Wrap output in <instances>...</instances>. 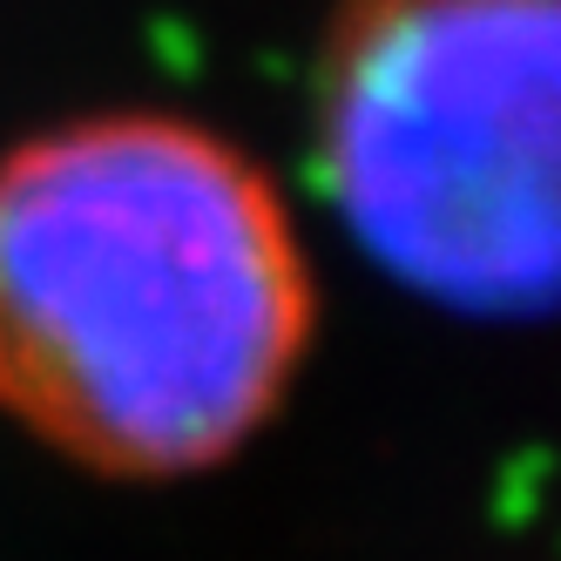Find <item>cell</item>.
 Wrapping results in <instances>:
<instances>
[{
  "mask_svg": "<svg viewBox=\"0 0 561 561\" xmlns=\"http://www.w3.org/2000/svg\"><path fill=\"white\" fill-rule=\"evenodd\" d=\"M318 339L291 196L204 115L115 102L0 142V426L170 488L285 413Z\"/></svg>",
  "mask_w": 561,
  "mask_h": 561,
  "instance_id": "obj_1",
  "label": "cell"
},
{
  "mask_svg": "<svg viewBox=\"0 0 561 561\" xmlns=\"http://www.w3.org/2000/svg\"><path fill=\"white\" fill-rule=\"evenodd\" d=\"M311 163L392 285L473 318L561 311V0H332Z\"/></svg>",
  "mask_w": 561,
  "mask_h": 561,
  "instance_id": "obj_2",
  "label": "cell"
}]
</instances>
